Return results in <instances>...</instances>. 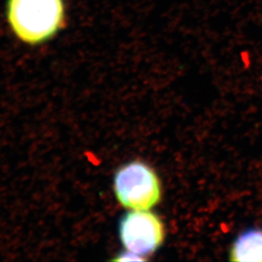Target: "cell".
I'll return each mask as SVG.
<instances>
[{
    "instance_id": "6da1fadb",
    "label": "cell",
    "mask_w": 262,
    "mask_h": 262,
    "mask_svg": "<svg viewBox=\"0 0 262 262\" xmlns=\"http://www.w3.org/2000/svg\"><path fill=\"white\" fill-rule=\"evenodd\" d=\"M6 14L14 35L25 44L37 46L66 27V0H8Z\"/></svg>"
},
{
    "instance_id": "7a4b0ae2",
    "label": "cell",
    "mask_w": 262,
    "mask_h": 262,
    "mask_svg": "<svg viewBox=\"0 0 262 262\" xmlns=\"http://www.w3.org/2000/svg\"><path fill=\"white\" fill-rule=\"evenodd\" d=\"M118 201L131 210H150L161 198V185L155 170L135 160L119 169L114 179Z\"/></svg>"
},
{
    "instance_id": "3957f363",
    "label": "cell",
    "mask_w": 262,
    "mask_h": 262,
    "mask_svg": "<svg viewBox=\"0 0 262 262\" xmlns=\"http://www.w3.org/2000/svg\"><path fill=\"white\" fill-rule=\"evenodd\" d=\"M120 237L127 251L146 257L162 245L165 229L159 216L149 210H132L120 222Z\"/></svg>"
},
{
    "instance_id": "277c9868",
    "label": "cell",
    "mask_w": 262,
    "mask_h": 262,
    "mask_svg": "<svg viewBox=\"0 0 262 262\" xmlns=\"http://www.w3.org/2000/svg\"><path fill=\"white\" fill-rule=\"evenodd\" d=\"M229 260L262 262L261 227H251L238 235L231 246Z\"/></svg>"
},
{
    "instance_id": "5b68a950",
    "label": "cell",
    "mask_w": 262,
    "mask_h": 262,
    "mask_svg": "<svg viewBox=\"0 0 262 262\" xmlns=\"http://www.w3.org/2000/svg\"><path fill=\"white\" fill-rule=\"evenodd\" d=\"M112 260L113 261H144V260H148V258L143 257L141 255L126 250L123 253H119L116 257L113 258Z\"/></svg>"
}]
</instances>
